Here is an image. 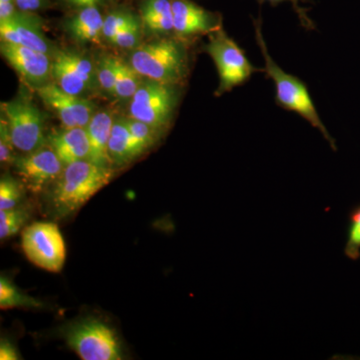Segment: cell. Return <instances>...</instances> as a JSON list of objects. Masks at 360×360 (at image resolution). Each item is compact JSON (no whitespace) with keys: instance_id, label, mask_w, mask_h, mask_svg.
<instances>
[{"instance_id":"30bf717a","label":"cell","mask_w":360,"mask_h":360,"mask_svg":"<svg viewBox=\"0 0 360 360\" xmlns=\"http://www.w3.org/2000/svg\"><path fill=\"white\" fill-rule=\"evenodd\" d=\"M0 51L28 86L37 90L51 82L52 56L7 41H1Z\"/></svg>"},{"instance_id":"e0dca14e","label":"cell","mask_w":360,"mask_h":360,"mask_svg":"<svg viewBox=\"0 0 360 360\" xmlns=\"http://www.w3.org/2000/svg\"><path fill=\"white\" fill-rule=\"evenodd\" d=\"M115 120L110 110H99L94 113L86 127L90 146L89 160L101 167H111L112 165L108 143Z\"/></svg>"},{"instance_id":"277c9868","label":"cell","mask_w":360,"mask_h":360,"mask_svg":"<svg viewBox=\"0 0 360 360\" xmlns=\"http://www.w3.org/2000/svg\"><path fill=\"white\" fill-rule=\"evenodd\" d=\"M205 51L212 58L219 73L217 96L246 84L255 73L264 72V68L260 70L250 63L243 49L222 27L208 34Z\"/></svg>"},{"instance_id":"f1b7e54d","label":"cell","mask_w":360,"mask_h":360,"mask_svg":"<svg viewBox=\"0 0 360 360\" xmlns=\"http://www.w3.org/2000/svg\"><path fill=\"white\" fill-rule=\"evenodd\" d=\"M14 146L13 139H11V132H9L8 125L6 118L1 115L0 120V161L2 165H8L14 162L16 156H14Z\"/></svg>"},{"instance_id":"52a82bcc","label":"cell","mask_w":360,"mask_h":360,"mask_svg":"<svg viewBox=\"0 0 360 360\" xmlns=\"http://www.w3.org/2000/svg\"><path fill=\"white\" fill-rule=\"evenodd\" d=\"M1 115L16 149L30 153L45 146L44 112L30 99L20 96L1 103Z\"/></svg>"},{"instance_id":"2e32d148","label":"cell","mask_w":360,"mask_h":360,"mask_svg":"<svg viewBox=\"0 0 360 360\" xmlns=\"http://www.w3.org/2000/svg\"><path fill=\"white\" fill-rule=\"evenodd\" d=\"M104 16L99 6L78 8L65 22L68 35L80 44H101L103 39Z\"/></svg>"},{"instance_id":"8992f818","label":"cell","mask_w":360,"mask_h":360,"mask_svg":"<svg viewBox=\"0 0 360 360\" xmlns=\"http://www.w3.org/2000/svg\"><path fill=\"white\" fill-rule=\"evenodd\" d=\"M180 85L146 78L129 101V117L162 131L172 122L179 105Z\"/></svg>"},{"instance_id":"9c48e42d","label":"cell","mask_w":360,"mask_h":360,"mask_svg":"<svg viewBox=\"0 0 360 360\" xmlns=\"http://www.w3.org/2000/svg\"><path fill=\"white\" fill-rule=\"evenodd\" d=\"M52 80L68 94L84 96L97 82L96 65L84 52L72 49L54 51Z\"/></svg>"},{"instance_id":"7c38bea8","label":"cell","mask_w":360,"mask_h":360,"mask_svg":"<svg viewBox=\"0 0 360 360\" xmlns=\"http://www.w3.org/2000/svg\"><path fill=\"white\" fill-rule=\"evenodd\" d=\"M41 101L56 111L63 125L71 127H86L96 111L92 101L82 96H72L60 89L53 82L37 90Z\"/></svg>"},{"instance_id":"6da1fadb","label":"cell","mask_w":360,"mask_h":360,"mask_svg":"<svg viewBox=\"0 0 360 360\" xmlns=\"http://www.w3.org/2000/svg\"><path fill=\"white\" fill-rule=\"evenodd\" d=\"M113 172L112 168L101 167L89 160L65 165L51 194L54 214L65 217L77 212L110 184Z\"/></svg>"},{"instance_id":"7402d4cb","label":"cell","mask_w":360,"mask_h":360,"mask_svg":"<svg viewBox=\"0 0 360 360\" xmlns=\"http://www.w3.org/2000/svg\"><path fill=\"white\" fill-rule=\"evenodd\" d=\"M141 18V15L127 7H116L108 15L104 16L103 39L110 42L118 32Z\"/></svg>"},{"instance_id":"9a60e30c","label":"cell","mask_w":360,"mask_h":360,"mask_svg":"<svg viewBox=\"0 0 360 360\" xmlns=\"http://www.w3.org/2000/svg\"><path fill=\"white\" fill-rule=\"evenodd\" d=\"M47 143L65 165L89 158L86 127H65V129L51 132L47 136Z\"/></svg>"},{"instance_id":"f546056e","label":"cell","mask_w":360,"mask_h":360,"mask_svg":"<svg viewBox=\"0 0 360 360\" xmlns=\"http://www.w3.org/2000/svg\"><path fill=\"white\" fill-rule=\"evenodd\" d=\"M258 1H259V4L269 2L272 6H277V4H281V2L290 1V4H292L293 8H295V13H297L303 27L309 30H314V22H312L309 16H307V11L300 6L302 2H307L309 1V0H258Z\"/></svg>"},{"instance_id":"d4e9b609","label":"cell","mask_w":360,"mask_h":360,"mask_svg":"<svg viewBox=\"0 0 360 360\" xmlns=\"http://www.w3.org/2000/svg\"><path fill=\"white\" fill-rule=\"evenodd\" d=\"M97 82L101 89L115 97L116 70L115 56H105L96 65Z\"/></svg>"},{"instance_id":"4316f807","label":"cell","mask_w":360,"mask_h":360,"mask_svg":"<svg viewBox=\"0 0 360 360\" xmlns=\"http://www.w3.org/2000/svg\"><path fill=\"white\" fill-rule=\"evenodd\" d=\"M142 27H143V25H142L141 18L127 26L122 32H118L108 44L120 47V49H135L141 44Z\"/></svg>"},{"instance_id":"484cf974","label":"cell","mask_w":360,"mask_h":360,"mask_svg":"<svg viewBox=\"0 0 360 360\" xmlns=\"http://www.w3.org/2000/svg\"><path fill=\"white\" fill-rule=\"evenodd\" d=\"M22 188L13 177L2 176L0 181V210L18 207L22 200Z\"/></svg>"},{"instance_id":"603a6c76","label":"cell","mask_w":360,"mask_h":360,"mask_svg":"<svg viewBox=\"0 0 360 360\" xmlns=\"http://www.w3.org/2000/svg\"><path fill=\"white\" fill-rule=\"evenodd\" d=\"M28 213L20 207L0 210V238L6 239L18 233L27 221Z\"/></svg>"},{"instance_id":"44dd1931","label":"cell","mask_w":360,"mask_h":360,"mask_svg":"<svg viewBox=\"0 0 360 360\" xmlns=\"http://www.w3.org/2000/svg\"><path fill=\"white\" fill-rule=\"evenodd\" d=\"M42 307L41 303L32 296L21 292L6 276L0 277V307L1 309H16V307Z\"/></svg>"},{"instance_id":"8fae6325","label":"cell","mask_w":360,"mask_h":360,"mask_svg":"<svg viewBox=\"0 0 360 360\" xmlns=\"http://www.w3.org/2000/svg\"><path fill=\"white\" fill-rule=\"evenodd\" d=\"M13 165L18 176L35 193L56 182L65 167L51 146L16 156Z\"/></svg>"},{"instance_id":"d6986e66","label":"cell","mask_w":360,"mask_h":360,"mask_svg":"<svg viewBox=\"0 0 360 360\" xmlns=\"http://www.w3.org/2000/svg\"><path fill=\"white\" fill-rule=\"evenodd\" d=\"M143 27L149 32H174L172 0H143L141 4Z\"/></svg>"},{"instance_id":"cb8c5ba5","label":"cell","mask_w":360,"mask_h":360,"mask_svg":"<svg viewBox=\"0 0 360 360\" xmlns=\"http://www.w3.org/2000/svg\"><path fill=\"white\" fill-rule=\"evenodd\" d=\"M345 255L348 259L354 262L360 258V205L350 212Z\"/></svg>"},{"instance_id":"1f68e13d","label":"cell","mask_w":360,"mask_h":360,"mask_svg":"<svg viewBox=\"0 0 360 360\" xmlns=\"http://www.w3.org/2000/svg\"><path fill=\"white\" fill-rule=\"evenodd\" d=\"M0 359L18 360L20 359V354L13 347V343L9 342L8 340H2L0 343Z\"/></svg>"},{"instance_id":"d6a6232c","label":"cell","mask_w":360,"mask_h":360,"mask_svg":"<svg viewBox=\"0 0 360 360\" xmlns=\"http://www.w3.org/2000/svg\"><path fill=\"white\" fill-rule=\"evenodd\" d=\"M18 11L15 0H0V21L8 20Z\"/></svg>"},{"instance_id":"83f0119b","label":"cell","mask_w":360,"mask_h":360,"mask_svg":"<svg viewBox=\"0 0 360 360\" xmlns=\"http://www.w3.org/2000/svg\"><path fill=\"white\" fill-rule=\"evenodd\" d=\"M124 120L127 127H129V131L131 132L135 139H139L148 148L155 144L156 134H158V131L149 127L146 123L139 122V120H134V118L129 117V116L125 117Z\"/></svg>"},{"instance_id":"7a4b0ae2","label":"cell","mask_w":360,"mask_h":360,"mask_svg":"<svg viewBox=\"0 0 360 360\" xmlns=\"http://www.w3.org/2000/svg\"><path fill=\"white\" fill-rule=\"evenodd\" d=\"M253 23H255V39L264 58V73L267 78H270L274 82L276 87V103L283 110L292 111L296 115L302 116L303 120L311 124V127L319 130L331 148L336 150L335 139L329 134L328 129L322 122L307 85L303 84L300 78L285 72L281 66L276 65L265 44L262 20L259 18L253 21Z\"/></svg>"},{"instance_id":"4dcf8cb0","label":"cell","mask_w":360,"mask_h":360,"mask_svg":"<svg viewBox=\"0 0 360 360\" xmlns=\"http://www.w3.org/2000/svg\"><path fill=\"white\" fill-rule=\"evenodd\" d=\"M18 8L27 13H37L49 4V0H15Z\"/></svg>"},{"instance_id":"ba28073f","label":"cell","mask_w":360,"mask_h":360,"mask_svg":"<svg viewBox=\"0 0 360 360\" xmlns=\"http://www.w3.org/2000/svg\"><path fill=\"white\" fill-rule=\"evenodd\" d=\"M21 248L26 258L39 269L60 272L66 259V248L58 225L34 222L21 234Z\"/></svg>"},{"instance_id":"3957f363","label":"cell","mask_w":360,"mask_h":360,"mask_svg":"<svg viewBox=\"0 0 360 360\" xmlns=\"http://www.w3.org/2000/svg\"><path fill=\"white\" fill-rule=\"evenodd\" d=\"M182 39H161L139 45L129 63L148 79L181 84L189 73V54Z\"/></svg>"},{"instance_id":"4fadbf2b","label":"cell","mask_w":360,"mask_h":360,"mask_svg":"<svg viewBox=\"0 0 360 360\" xmlns=\"http://www.w3.org/2000/svg\"><path fill=\"white\" fill-rule=\"evenodd\" d=\"M1 41L21 45L52 56L51 44L42 30V20L34 13L18 9L8 20L0 21Z\"/></svg>"},{"instance_id":"5bb4252c","label":"cell","mask_w":360,"mask_h":360,"mask_svg":"<svg viewBox=\"0 0 360 360\" xmlns=\"http://www.w3.org/2000/svg\"><path fill=\"white\" fill-rule=\"evenodd\" d=\"M172 4L174 33L180 39L208 35L222 27L220 14L206 11L191 0H172Z\"/></svg>"},{"instance_id":"ac0fdd59","label":"cell","mask_w":360,"mask_h":360,"mask_svg":"<svg viewBox=\"0 0 360 360\" xmlns=\"http://www.w3.org/2000/svg\"><path fill=\"white\" fill-rule=\"evenodd\" d=\"M146 149L148 148L129 131L124 117L115 120L108 143V153L112 165H127L141 156Z\"/></svg>"},{"instance_id":"836d02e7","label":"cell","mask_w":360,"mask_h":360,"mask_svg":"<svg viewBox=\"0 0 360 360\" xmlns=\"http://www.w3.org/2000/svg\"><path fill=\"white\" fill-rule=\"evenodd\" d=\"M63 4L68 6L75 7V8H82L87 6H101L108 4L111 0H60Z\"/></svg>"},{"instance_id":"ffe728a7","label":"cell","mask_w":360,"mask_h":360,"mask_svg":"<svg viewBox=\"0 0 360 360\" xmlns=\"http://www.w3.org/2000/svg\"><path fill=\"white\" fill-rule=\"evenodd\" d=\"M116 70L115 97L120 101H130L144 82V78L129 63L115 56Z\"/></svg>"},{"instance_id":"5b68a950","label":"cell","mask_w":360,"mask_h":360,"mask_svg":"<svg viewBox=\"0 0 360 360\" xmlns=\"http://www.w3.org/2000/svg\"><path fill=\"white\" fill-rule=\"evenodd\" d=\"M68 347L84 360H120L122 347L115 330L94 317L68 324L63 330Z\"/></svg>"}]
</instances>
